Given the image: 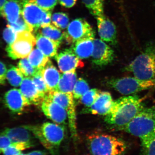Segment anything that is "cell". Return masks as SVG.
I'll return each instance as SVG.
<instances>
[{"mask_svg": "<svg viewBox=\"0 0 155 155\" xmlns=\"http://www.w3.org/2000/svg\"><path fill=\"white\" fill-rule=\"evenodd\" d=\"M47 153L44 150H34L26 154V155H47Z\"/></svg>", "mask_w": 155, "mask_h": 155, "instance_id": "obj_41", "label": "cell"}, {"mask_svg": "<svg viewBox=\"0 0 155 155\" xmlns=\"http://www.w3.org/2000/svg\"><path fill=\"white\" fill-rule=\"evenodd\" d=\"M100 92L96 88L90 90L80 99L81 104L87 107H91L98 97Z\"/></svg>", "mask_w": 155, "mask_h": 155, "instance_id": "obj_34", "label": "cell"}, {"mask_svg": "<svg viewBox=\"0 0 155 155\" xmlns=\"http://www.w3.org/2000/svg\"><path fill=\"white\" fill-rule=\"evenodd\" d=\"M28 31L17 33V37L13 43L8 45L6 51L13 60L26 58L30 54L36 43V38Z\"/></svg>", "mask_w": 155, "mask_h": 155, "instance_id": "obj_8", "label": "cell"}, {"mask_svg": "<svg viewBox=\"0 0 155 155\" xmlns=\"http://www.w3.org/2000/svg\"><path fill=\"white\" fill-rule=\"evenodd\" d=\"M134 77L143 80H155V44L149 42L143 51L124 68Z\"/></svg>", "mask_w": 155, "mask_h": 155, "instance_id": "obj_4", "label": "cell"}, {"mask_svg": "<svg viewBox=\"0 0 155 155\" xmlns=\"http://www.w3.org/2000/svg\"><path fill=\"white\" fill-rule=\"evenodd\" d=\"M6 78L12 86L18 87L21 85L24 77L19 68L10 66L7 71Z\"/></svg>", "mask_w": 155, "mask_h": 155, "instance_id": "obj_27", "label": "cell"}, {"mask_svg": "<svg viewBox=\"0 0 155 155\" xmlns=\"http://www.w3.org/2000/svg\"><path fill=\"white\" fill-rule=\"evenodd\" d=\"M16 155H26V154H24L22 152L19 153L17 154Z\"/></svg>", "mask_w": 155, "mask_h": 155, "instance_id": "obj_43", "label": "cell"}, {"mask_svg": "<svg viewBox=\"0 0 155 155\" xmlns=\"http://www.w3.org/2000/svg\"><path fill=\"white\" fill-rule=\"evenodd\" d=\"M98 31L101 39L111 45L117 43L116 25L104 15L96 17Z\"/></svg>", "mask_w": 155, "mask_h": 155, "instance_id": "obj_15", "label": "cell"}, {"mask_svg": "<svg viewBox=\"0 0 155 155\" xmlns=\"http://www.w3.org/2000/svg\"><path fill=\"white\" fill-rule=\"evenodd\" d=\"M140 139L155 134V105L144 107L121 129Z\"/></svg>", "mask_w": 155, "mask_h": 155, "instance_id": "obj_5", "label": "cell"}, {"mask_svg": "<svg viewBox=\"0 0 155 155\" xmlns=\"http://www.w3.org/2000/svg\"><path fill=\"white\" fill-rule=\"evenodd\" d=\"M94 39H86L73 44L71 49L78 58L87 59L91 57L93 52Z\"/></svg>", "mask_w": 155, "mask_h": 155, "instance_id": "obj_22", "label": "cell"}, {"mask_svg": "<svg viewBox=\"0 0 155 155\" xmlns=\"http://www.w3.org/2000/svg\"><path fill=\"white\" fill-rule=\"evenodd\" d=\"M43 112L48 119L59 125H65L68 115L66 110L61 106L45 97L41 104Z\"/></svg>", "mask_w": 155, "mask_h": 155, "instance_id": "obj_14", "label": "cell"}, {"mask_svg": "<svg viewBox=\"0 0 155 155\" xmlns=\"http://www.w3.org/2000/svg\"><path fill=\"white\" fill-rule=\"evenodd\" d=\"M4 101L6 107L14 114H22L25 108L30 105L21 91L17 89H12L7 92Z\"/></svg>", "mask_w": 155, "mask_h": 155, "instance_id": "obj_13", "label": "cell"}, {"mask_svg": "<svg viewBox=\"0 0 155 155\" xmlns=\"http://www.w3.org/2000/svg\"><path fill=\"white\" fill-rule=\"evenodd\" d=\"M143 100L137 95L119 98L114 101L105 121L119 130L125 127L144 108Z\"/></svg>", "mask_w": 155, "mask_h": 155, "instance_id": "obj_1", "label": "cell"}, {"mask_svg": "<svg viewBox=\"0 0 155 155\" xmlns=\"http://www.w3.org/2000/svg\"><path fill=\"white\" fill-rule=\"evenodd\" d=\"M27 125L35 137L51 155H59L60 146L65 136L64 125L49 122L41 126Z\"/></svg>", "mask_w": 155, "mask_h": 155, "instance_id": "obj_3", "label": "cell"}, {"mask_svg": "<svg viewBox=\"0 0 155 155\" xmlns=\"http://www.w3.org/2000/svg\"><path fill=\"white\" fill-rule=\"evenodd\" d=\"M114 101L110 92L101 91L94 104L91 107L86 109V112L94 115L107 116L110 112Z\"/></svg>", "mask_w": 155, "mask_h": 155, "instance_id": "obj_16", "label": "cell"}, {"mask_svg": "<svg viewBox=\"0 0 155 155\" xmlns=\"http://www.w3.org/2000/svg\"><path fill=\"white\" fill-rule=\"evenodd\" d=\"M7 71L6 65L0 61V86L4 85L6 83Z\"/></svg>", "mask_w": 155, "mask_h": 155, "instance_id": "obj_39", "label": "cell"}, {"mask_svg": "<svg viewBox=\"0 0 155 155\" xmlns=\"http://www.w3.org/2000/svg\"><path fill=\"white\" fill-rule=\"evenodd\" d=\"M39 33L59 45L65 39L64 33L62 32L61 29L51 24L41 27Z\"/></svg>", "mask_w": 155, "mask_h": 155, "instance_id": "obj_24", "label": "cell"}, {"mask_svg": "<svg viewBox=\"0 0 155 155\" xmlns=\"http://www.w3.org/2000/svg\"><path fill=\"white\" fill-rule=\"evenodd\" d=\"M7 0H0V15L2 16L3 7L5 4Z\"/></svg>", "mask_w": 155, "mask_h": 155, "instance_id": "obj_42", "label": "cell"}, {"mask_svg": "<svg viewBox=\"0 0 155 155\" xmlns=\"http://www.w3.org/2000/svg\"><path fill=\"white\" fill-rule=\"evenodd\" d=\"M37 47L48 57H55L60 45L39 33L36 37Z\"/></svg>", "mask_w": 155, "mask_h": 155, "instance_id": "obj_21", "label": "cell"}, {"mask_svg": "<svg viewBox=\"0 0 155 155\" xmlns=\"http://www.w3.org/2000/svg\"><path fill=\"white\" fill-rule=\"evenodd\" d=\"M58 67L63 73L75 72L76 69L82 68L84 63L71 48L66 49L55 57Z\"/></svg>", "mask_w": 155, "mask_h": 155, "instance_id": "obj_12", "label": "cell"}, {"mask_svg": "<svg viewBox=\"0 0 155 155\" xmlns=\"http://www.w3.org/2000/svg\"><path fill=\"white\" fill-rule=\"evenodd\" d=\"M28 59L31 64L38 70L42 69L50 61L48 57L37 48L32 50Z\"/></svg>", "mask_w": 155, "mask_h": 155, "instance_id": "obj_25", "label": "cell"}, {"mask_svg": "<svg viewBox=\"0 0 155 155\" xmlns=\"http://www.w3.org/2000/svg\"><path fill=\"white\" fill-rule=\"evenodd\" d=\"M92 15L97 17L104 14L105 0H81Z\"/></svg>", "mask_w": 155, "mask_h": 155, "instance_id": "obj_26", "label": "cell"}, {"mask_svg": "<svg viewBox=\"0 0 155 155\" xmlns=\"http://www.w3.org/2000/svg\"><path fill=\"white\" fill-rule=\"evenodd\" d=\"M41 72L49 91H57L61 75L50 60Z\"/></svg>", "mask_w": 155, "mask_h": 155, "instance_id": "obj_20", "label": "cell"}, {"mask_svg": "<svg viewBox=\"0 0 155 155\" xmlns=\"http://www.w3.org/2000/svg\"><path fill=\"white\" fill-rule=\"evenodd\" d=\"M18 67L20 71L26 77L32 78L38 70L31 64L28 59L23 58L19 61Z\"/></svg>", "mask_w": 155, "mask_h": 155, "instance_id": "obj_32", "label": "cell"}, {"mask_svg": "<svg viewBox=\"0 0 155 155\" xmlns=\"http://www.w3.org/2000/svg\"><path fill=\"white\" fill-rule=\"evenodd\" d=\"M12 143V142L10 139L4 134L0 133V154L3 153L5 150Z\"/></svg>", "mask_w": 155, "mask_h": 155, "instance_id": "obj_38", "label": "cell"}, {"mask_svg": "<svg viewBox=\"0 0 155 155\" xmlns=\"http://www.w3.org/2000/svg\"><path fill=\"white\" fill-rule=\"evenodd\" d=\"M17 32L9 24H8L6 28L3 31V36L4 39L8 45L13 43L17 37Z\"/></svg>", "mask_w": 155, "mask_h": 155, "instance_id": "obj_36", "label": "cell"}, {"mask_svg": "<svg viewBox=\"0 0 155 155\" xmlns=\"http://www.w3.org/2000/svg\"><path fill=\"white\" fill-rule=\"evenodd\" d=\"M9 25L12 26V28H14V30L17 33L19 31H30V29L28 28L26 22H25V20L23 19L22 16L20 17L16 23L13 24H9Z\"/></svg>", "mask_w": 155, "mask_h": 155, "instance_id": "obj_37", "label": "cell"}, {"mask_svg": "<svg viewBox=\"0 0 155 155\" xmlns=\"http://www.w3.org/2000/svg\"><path fill=\"white\" fill-rule=\"evenodd\" d=\"M31 78L39 92L45 97L50 91L42 75L41 70H39Z\"/></svg>", "mask_w": 155, "mask_h": 155, "instance_id": "obj_29", "label": "cell"}, {"mask_svg": "<svg viewBox=\"0 0 155 155\" xmlns=\"http://www.w3.org/2000/svg\"><path fill=\"white\" fill-rule=\"evenodd\" d=\"M1 133L7 136L12 143H34L33 138L35 137L28 129L27 125L13 128H7Z\"/></svg>", "mask_w": 155, "mask_h": 155, "instance_id": "obj_18", "label": "cell"}, {"mask_svg": "<svg viewBox=\"0 0 155 155\" xmlns=\"http://www.w3.org/2000/svg\"><path fill=\"white\" fill-rule=\"evenodd\" d=\"M22 16L31 32L50 25L51 21V11H44L29 0L24 2Z\"/></svg>", "mask_w": 155, "mask_h": 155, "instance_id": "obj_6", "label": "cell"}, {"mask_svg": "<svg viewBox=\"0 0 155 155\" xmlns=\"http://www.w3.org/2000/svg\"><path fill=\"white\" fill-rule=\"evenodd\" d=\"M77 81V75L75 72L64 73L61 75L57 91L73 94Z\"/></svg>", "mask_w": 155, "mask_h": 155, "instance_id": "obj_23", "label": "cell"}, {"mask_svg": "<svg viewBox=\"0 0 155 155\" xmlns=\"http://www.w3.org/2000/svg\"><path fill=\"white\" fill-rule=\"evenodd\" d=\"M41 8L47 11H51L57 5L58 0H29Z\"/></svg>", "mask_w": 155, "mask_h": 155, "instance_id": "obj_35", "label": "cell"}, {"mask_svg": "<svg viewBox=\"0 0 155 155\" xmlns=\"http://www.w3.org/2000/svg\"><path fill=\"white\" fill-rule=\"evenodd\" d=\"M64 34L66 41L73 44L86 39H94L95 35L91 25L82 18L75 19L70 22Z\"/></svg>", "mask_w": 155, "mask_h": 155, "instance_id": "obj_10", "label": "cell"}, {"mask_svg": "<svg viewBox=\"0 0 155 155\" xmlns=\"http://www.w3.org/2000/svg\"><path fill=\"white\" fill-rule=\"evenodd\" d=\"M52 22L59 29H64L69 25V18L68 15L63 12H58L53 14Z\"/></svg>", "mask_w": 155, "mask_h": 155, "instance_id": "obj_31", "label": "cell"}, {"mask_svg": "<svg viewBox=\"0 0 155 155\" xmlns=\"http://www.w3.org/2000/svg\"><path fill=\"white\" fill-rule=\"evenodd\" d=\"M86 143L91 155H123L127 148L122 139L100 132L87 136Z\"/></svg>", "mask_w": 155, "mask_h": 155, "instance_id": "obj_2", "label": "cell"}, {"mask_svg": "<svg viewBox=\"0 0 155 155\" xmlns=\"http://www.w3.org/2000/svg\"><path fill=\"white\" fill-rule=\"evenodd\" d=\"M20 91L30 105L41 104L45 99V97L39 92L31 78L23 79L20 85Z\"/></svg>", "mask_w": 155, "mask_h": 155, "instance_id": "obj_17", "label": "cell"}, {"mask_svg": "<svg viewBox=\"0 0 155 155\" xmlns=\"http://www.w3.org/2000/svg\"><path fill=\"white\" fill-rule=\"evenodd\" d=\"M143 155H155V134L140 139Z\"/></svg>", "mask_w": 155, "mask_h": 155, "instance_id": "obj_28", "label": "cell"}, {"mask_svg": "<svg viewBox=\"0 0 155 155\" xmlns=\"http://www.w3.org/2000/svg\"><path fill=\"white\" fill-rule=\"evenodd\" d=\"M25 0H7L3 7L2 15L9 24L16 23L22 16Z\"/></svg>", "mask_w": 155, "mask_h": 155, "instance_id": "obj_19", "label": "cell"}, {"mask_svg": "<svg viewBox=\"0 0 155 155\" xmlns=\"http://www.w3.org/2000/svg\"><path fill=\"white\" fill-rule=\"evenodd\" d=\"M92 61L96 66L102 67L110 64L114 59V52L107 44L99 39L94 41Z\"/></svg>", "mask_w": 155, "mask_h": 155, "instance_id": "obj_11", "label": "cell"}, {"mask_svg": "<svg viewBox=\"0 0 155 155\" xmlns=\"http://www.w3.org/2000/svg\"><path fill=\"white\" fill-rule=\"evenodd\" d=\"M89 90V87L87 82L83 78H79L76 81L73 90V97L75 99H80Z\"/></svg>", "mask_w": 155, "mask_h": 155, "instance_id": "obj_33", "label": "cell"}, {"mask_svg": "<svg viewBox=\"0 0 155 155\" xmlns=\"http://www.w3.org/2000/svg\"><path fill=\"white\" fill-rule=\"evenodd\" d=\"M58 2L61 5L69 8L75 6L77 0H58Z\"/></svg>", "mask_w": 155, "mask_h": 155, "instance_id": "obj_40", "label": "cell"}, {"mask_svg": "<svg viewBox=\"0 0 155 155\" xmlns=\"http://www.w3.org/2000/svg\"><path fill=\"white\" fill-rule=\"evenodd\" d=\"M107 84L110 87L125 95L155 88V80H141L135 77L112 78L108 81Z\"/></svg>", "mask_w": 155, "mask_h": 155, "instance_id": "obj_7", "label": "cell"}, {"mask_svg": "<svg viewBox=\"0 0 155 155\" xmlns=\"http://www.w3.org/2000/svg\"><path fill=\"white\" fill-rule=\"evenodd\" d=\"M45 97L61 106L67 111L71 137L74 141H77L76 113L73 94L58 91H51Z\"/></svg>", "mask_w": 155, "mask_h": 155, "instance_id": "obj_9", "label": "cell"}, {"mask_svg": "<svg viewBox=\"0 0 155 155\" xmlns=\"http://www.w3.org/2000/svg\"><path fill=\"white\" fill-rule=\"evenodd\" d=\"M34 143H12L3 153L4 155H16L22 152V151L34 146Z\"/></svg>", "mask_w": 155, "mask_h": 155, "instance_id": "obj_30", "label": "cell"}]
</instances>
